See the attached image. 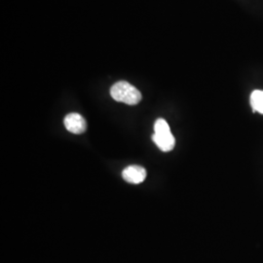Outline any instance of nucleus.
<instances>
[{
	"mask_svg": "<svg viewBox=\"0 0 263 263\" xmlns=\"http://www.w3.org/2000/svg\"><path fill=\"white\" fill-rule=\"evenodd\" d=\"M123 179L132 184H140L146 178V170L138 165H132L122 172Z\"/></svg>",
	"mask_w": 263,
	"mask_h": 263,
	"instance_id": "20e7f679",
	"label": "nucleus"
},
{
	"mask_svg": "<svg viewBox=\"0 0 263 263\" xmlns=\"http://www.w3.org/2000/svg\"><path fill=\"white\" fill-rule=\"evenodd\" d=\"M65 127L66 130L76 135L83 134L87 129V123L83 116L78 113H69L65 117Z\"/></svg>",
	"mask_w": 263,
	"mask_h": 263,
	"instance_id": "7ed1b4c3",
	"label": "nucleus"
},
{
	"mask_svg": "<svg viewBox=\"0 0 263 263\" xmlns=\"http://www.w3.org/2000/svg\"><path fill=\"white\" fill-rule=\"evenodd\" d=\"M152 141L164 152H169L174 149L176 140L171 132L169 124L163 118H159L154 124V134L152 135Z\"/></svg>",
	"mask_w": 263,
	"mask_h": 263,
	"instance_id": "f03ea898",
	"label": "nucleus"
},
{
	"mask_svg": "<svg viewBox=\"0 0 263 263\" xmlns=\"http://www.w3.org/2000/svg\"><path fill=\"white\" fill-rule=\"evenodd\" d=\"M251 105L253 107L254 112L263 114V91L255 90L251 95Z\"/></svg>",
	"mask_w": 263,
	"mask_h": 263,
	"instance_id": "39448f33",
	"label": "nucleus"
},
{
	"mask_svg": "<svg viewBox=\"0 0 263 263\" xmlns=\"http://www.w3.org/2000/svg\"><path fill=\"white\" fill-rule=\"evenodd\" d=\"M110 96L116 102L129 105L139 104L142 98L141 92L126 81H119L113 85L110 89Z\"/></svg>",
	"mask_w": 263,
	"mask_h": 263,
	"instance_id": "f257e3e1",
	"label": "nucleus"
}]
</instances>
